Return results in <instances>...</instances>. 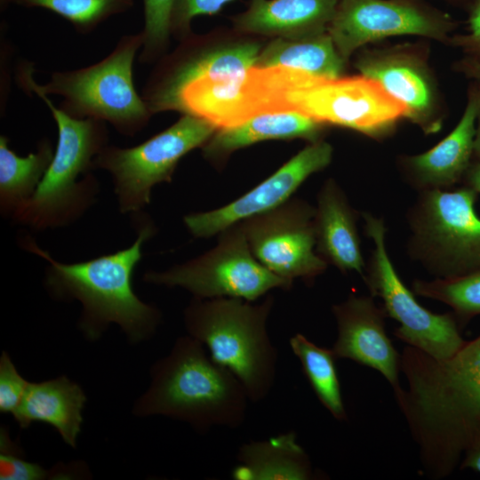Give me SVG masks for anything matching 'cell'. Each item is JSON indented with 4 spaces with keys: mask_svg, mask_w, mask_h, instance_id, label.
<instances>
[{
    "mask_svg": "<svg viewBox=\"0 0 480 480\" xmlns=\"http://www.w3.org/2000/svg\"><path fill=\"white\" fill-rule=\"evenodd\" d=\"M289 345L323 406L336 420H346L347 413L335 367L336 358L332 348L319 347L301 333L292 336Z\"/></svg>",
    "mask_w": 480,
    "mask_h": 480,
    "instance_id": "obj_26",
    "label": "cell"
},
{
    "mask_svg": "<svg viewBox=\"0 0 480 480\" xmlns=\"http://www.w3.org/2000/svg\"><path fill=\"white\" fill-rule=\"evenodd\" d=\"M458 23L424 0H340L327 32L347 61L367 44L395 36L449 41Z\"/></svg>",
    "mask_w": 480,
    "mask_h": 480,
    "instance_id": "obj_12",
    "label": "cell"
},
{
    "mask_svg": "<svg viewBox=\"0 0 480 480\" xmlns=\"http://www.w3.org/2000/svg\"><path fill=\"white\" fill-rule=\"evenodd\" d=\"M236 460L238 465L232 471L236 480H309L314 476L310 459L292 431L243 444Z\"/></svg>",
    "mask_w": 480,
    "mask_h": 480,
    "instance_id": "obj_23",
    "label": "cell"
},
{
    "mask_svg": "<svg viewBox=\"0 0 480 480\" xmlns=\"http://www.w3.org/2000/svg\"><path fill=\"white\" fill-rule=\"evenodd\" d=\"M464 112L455 128L429 150L404 156L399 168L405 181L419 192L446 190L462 182L474 160V140L480 112V88L472 81Z\"/></svg>",
    "mask_w": 480,
    "mask_h": 480,
    "instance_id": "obj_18",
    "label": "cell"
},
{
    "mask_svg": "<svg viewBox=\"0 0 480 480\" xmlns=\"http://www.w3.org/2000/svg\"><path fill=\"white\" fill-rule=\"evenodd\" d=\"M332 152L331 144L324 140L310 142L249 192L220 208L189 213L183 218L184 224L195 237L207 238L275 209L290 200L310 175L326 168Z\"/></svg>",
    "mask_w": 480,
    "mask_h": 480,
    "instance_id": "obj_14",
    "label": "cell"
},
{
    "mask_svg": "<svg viewBox=\"0 0 480 480\" xmlns=\"http://www.w3.org/2000/svg\"><path fill=\"white\" fill-rule=\"evenodd\" d=\"M326 125L298 112L266 113L238 124L218 129L202 147L204 156L224 160L236 150L271 140L305 139L320 140Z\"/></svg>",
    "mask_w": 480,
    "mask_h": 480,
    "instance_id": "obj_22",
    "label": "cell"
},
{
    "mask_svg": "<svg viewBox=\"0 0 480 480\" xmlns=\"http://www.w3.org/2000/svg\"><path fill=\"white\" fill-rule=\"evenodd\" d=\"M12 4L51 11L77 32L88 34L109 18L127 12L133 0H12Z\"/></svg>",
    "mask_w": 480,
    "mask_h": 480,
    "instance_id": "obj_28",
    "label": "cell"
},
{
    "mask_svg": "<svg viewBox=\"0 0 480 480\" xmlns=\"http://www.w3.org/2000/svg\"><path fill=\"white\" fill-rule=\"evenodd\" d=\"M460 468L480 473V436L465 452Z\"/></svg>",
    "mask_w": 480,
    "mask_h": 480,
    "instance_id": "obj_34",
    "label": "cell"
},
{
    "mask_svg": "<svg viewBox=\"0 0 480 480\" xmlns=\"http://www.w3.org/2000/svg\"><path fill=\"white\" fill-rule=\"evenodd\" d=\"M477 83H478V82H477ZM478 84H479V88H480V83H478Z\"/></svg>",
    "mask_w": 480,
    "mask_h": 480,
    "instance_id": "obj_40",
    "label": "cell"
},
{
    "mask_svg": "<svg viewBox=\"0 0 480 480\" xmlns=\"http://www.w3.org/2000/svg\"><path fill=\"white\" fill-rule=\"evenodd\" d=\"M10 4H12V0H0L1 12L4 11Z\"/></svg>",
    "mask_w": 480,
    "mask_h": 480,
    "instance_id": "obj_39",
    "label": "cell"
},
{
    "mask_svg": "<svg viewBox=\"0 0 480 480\" xmlns=\"http://www.w3.org/2000/svg\"><path fill=\"white\" fill-rule=\"evenodd\" d=\"M363 217L365 233L373 243L363 280L372 296L382 300L387 316L399 324L394 335L436 359L452 357L467 341L460 334L457 317L452 311L433 313L418 302L388 254L384 220L369 212L363 213Z\"/></svg>",
    "mask_w": 480,
    "mask_h": 480,
    "instance_id": "obj_11",
    "label": "cell"
},
{
    "mask_svg": "<svg viewBox=\"0 0 480 480\" xmlns=\"http://www.w3.org/2000/svg\"><path fill=\"white\" fill-rule=\"evenodd\" d=\"M85 403L86 396L82 388L68 377L60 376L42 382H29L12 416L23 429L33 422L51 425L67 444L76 448Z\"/></svg>",
    "mask_w": 480,
    "mask_h": 480,
    "instance_id": "obj_21",
    "label": "cell"
},
{
    "mask_svg": "<svg viewBox=\"0 0 480 480\" xmlns=\"http://www.w3.org/2000/svg\"><path fill=\"white\" fill-rule=\"evenodd\" d=\"M346 62L326 31L301 38L274 37L261 48L255 66L280 67L316 76L339 77L344 74Z\"/></svg>",
    "mask_w": 480,
    "mask_h": 480,
    "instance_id": "obj_24",
    "label": "cell"
},
{
    "mask_svg": "<svg viewBox=\"0 0 480 480\" xmlns=\"http://www.w3.org/2000/svg\"><path fill=\"white\" fill-rule=\"evenodd\" d=\"M144 217L138 215L137 238L131 246L82 262H59L32 240L24 241L28 251L49 263L45 285L52 297L82 304L79 328L90 341L99 340L110 324H116L136 344L150 339L162 321L160 310L143 302L132 288L142 244L155 233L153 222Z\"/></svg>",
    "mask_w": 480,
    "mask_h": 480,
    "instance_id": "obj_3",
    "label": "cell"
},
{
    "mask_svg": "<svg viewBox=\"0 0 480 480\" xmlns=\"http://www.w3.org/2000/svg\"><path fill=\"white\" fill-rule=\"evenodd\" d=\"M361 75L378 82L406 109V116L425 134L443 125L440 97L426 60L412 46L364 50L356 58Z\"/></svg>",
    "mask_w": 480,
    "mask_h": 480,
    "instance_id": "obj_15",
    "label": "cell"
},
{
    "mask_svg": "<svg viewBox=\"0 0 480 480\" xmlns=\"http://www.w3.org/2000/svg\"><path fill=\"white\" fill-rule=\"evenodd\" d=\"M474 160L480 162V112L477 116L476 135L474 140Z\"/></svg>",
    "mask_w": 480,
    "mask_h": 480,
    "instance_id": "obj_37",
    "label": "cell"
},
{
    "mask_svg": "<svg viewBox=\"0 0 480 480\" xmlns=\"http://www.w3.org/2000/svg\"><path fill=\"white\" fill-rule=\"evenodd\" d=\"M449 4L467 11L473 0H445Z\"/></svg>",
    "mask_w": 480,
    "mask_h": 480,
    "instance_id": "obj_38",
    "label": "cell"
},
{
    "mask_svg": "<svg viewBox=\"0 0 480 480\" xmlns=\"http://www.w3.org/2000/svg\"><path fill=\"white\" fill-rule=\"evenodd\" d=\"M340 0H250L235 16L236 30L272 37L301 38L327 31Z\"/></svg>",
    "mask_w": 480,
    "mask_h": 480,
    "instance_id": "obj_20",
    "label": "cell"
},
{
    "mask_svg": "<svg viewBox=\"0 0 480 480\" xmlns=\"http://www.w3.org/2000/svg\"><path fill=\"white\" fill-rule=\"evenodd\" d=\"M142 44L141 31L124 36L99 62L53 72L44 84L34 80L32 63L23 61L16 74L17 83L28 95L39 92L61 96L59 108L73 117L109 123L118 132L133 136L153 115L133 81V63Z\"/></svg>",
    "mask_w": 480,
    "mask_h": 480,
    "instance_id": "obj_6",
    "label": "cell"
},
{
    "mask_svg": "<svg viewBox=\"0 0 480 480\" xmlns=\"http://www.w3.org/2000/svg\"><path fill=\"white\" fill-rule=\"evenodd\" d=\"M143 280L181 287L195 298L230 297L249 301L273 289L290 290L292 286L257 260L239 223L220 232L217 244L205 253L164 271H149Z\"/></svg>",
    "mask_w": 480,
    "mask_h": 480,
    "instance_id": "obj_10",
    "label": "cell"
},
{
    "mask_svg": "<svg viewBox=\"0 0 480 480\" xmlns=\"http://www.w3.org/2000/svg\"><path fill=\"white\" fill-rule=\"evenodd\" d=\"M466 12L467 33L451 36L448 43L460 48L465 57L480 62V0H473Z\"/></svg>",
    "mask_w": 480,
    "mask_h": 480,
    "instance_id": "obj_33",
    "label": "cell"
},
{
    "mask_svg": "<svg viewBox=\"0 0 480 480\" xmlns=\"http://www.w3.org/2000/svg\"><path fill=\"white\" fill-rule=\"evenodd\" d=\"M54 149L48 139L27 156L17 155L6 136L0 137V206L13 216L34 195L51 164Z\"/></svg>",
    "mask_w": 480,
    "mask_h": 480,
    "instance_id": "obj_25",
    "label": "cell"
},
{
    "mask_svg": "<svg viewBox=\"0 0 480 480\" xmlns=\"http://www.w3.org/2000/svg\"><path fill=\"white\" fill-rule=\"evenodd\" d=\"M83 465L60 464L55 469H46L41 465L25 460L18 444L11 439L6 428H0V479L44 480L73 479L84 476Z\"/></svg>",
    "mask_w": 480,
    "mask_h": 480,
    "instance_id": "obj_29",
    "label": "cell"
},
{
    "mask_svg": "<svg viewBox=\"0 0 480 480\" xmlns=\"http://www.w3.org/2000/svg\"><path fill=\"white\" fill-rule=\"evenodd\" d=\"M332 311L338 336L332 348L336 359L345 358L378 371L392 386L401 388V354L393 346L385 329L388 316L372 296L350 295L334 304Z\"/></svg>",
    "mask_w": 480,
    "mask_h": 480,
    "instance_id": "obj_16",
    "label": "cell"
},
{
    "mask_svg": "<svg viewBox=\"0 0 480 480\" xmlns=\"http://www.w3.org/2000/svg\"><path fill=\"white\" fill-rule=\"evenodd\" d=\"M176 0H143V44L139 60L151 63L162 58L172 35V17Z\"/></svg>",
    "mask_w": 480,
    "mask_h": 480,
    "instance_id": "obj_30",
    "label": "cell"
},
{
    "mask_svg": "<svg viewBox=\"0 0 480 480\" xmlns=\"http://www.w3.org/2000/svg\"><path fill=\"white\" fill-rule=\"evenodd\" d=\"M150 378L133 405L136 416H165L200 433L213 427L236 428L245 420L251 401L244 387L188 334L179 337L169 354L153 364Z\"/></svg>",
    "mask_w": 480,
    "mask_h": 480,
    "instance_id": "obj_4",
    "label": "cell"
},
{
    "mask_svg": "<svg viewBox=\"0 0 480 480\" xmlns=\"http://www.w3.org/2000/svg\"><path fill=\"white\" fill-rule=\"evenodd\" d=\"M233 0H176L172 17V35L181 38L190 34V24L199 15H212Z\"/></svg>",
    "mask_w": 480,
    "mask_h": 480,
    "instance_id": "obj_32",
    "label": "cell"
},
{
    "mask_svg": "<svg viewBox=\"0 0 480 480\" xmlns=\"http://www.w3.org/2000/svg\"><path fill=\"white\" fill-rule=\"evenodd\" d=\"M244 120L276 112H298L373 139L388 136L405 108L376 81L363 76H316L304 71L253 66L242 85Z\"/></svg>",
    "mask_w": 480,
    "mask_h": 480,
    "instance_id": "obj_2",
    "label": "cell"
},
{
    "mask_svg": "<svg viewBox=\"0 0 480 480\" xmlns=\"http://www.w3.org/2000/svg\"><path fill=\"white\" fill-rule=\"evenodd\" d=\"M463 185L480 195V162L473 160L462 180Z\"/></svg>",
    "mask_w": 480,
    "mask_h": 480,
    "instance_id": "obj_36",
    "label": "cell"
},
{
    "mask_svg": "<svg viewBox=\"0 0 480 480\" xmlns=\"http://www.w3.org/2000/svg\"><path fill=\"white\" fill-rule=\"evenodd\" d=\"M218 128L191 115L131 148L107 145L93 159V168L108 172L113 179L119 210L139 212L150 203L151 190L170 182L180 160L203 147Z\"/></svg>",
    "mask_w": 480,
    "mask_h": 480,
    "instance_id": "obj_9",
    "label": "cell"
},
{
    "mask_svg": "<svg viewBox=\"0 0 480 480\" xmlns=\"http://www.w3.org/2000/svg\"><path fill=\"white\" fill-rule=\"evenodd\" d=\"M189 45L159 67L143 88L141 97L153 115L163 112L180 90L196 80L231 76L255 66L261 50L253 41L213 48Z\"/></svg>",
    "mask_w": 480,
    "mask_h": 480,
    "instance_id": "obj_17",
    "label": "cell"
},
{
    "mask_svg": "<svg viewBox=\"0 0 480 480\" xmlns=\"http://www.w3.org/2000/svg\"><path fill=\"white\" fill-rule=\"evenodd\" d=\"M316 208L302 199H290L280 206L239 222L257 260L292 284H312L327 263L316 251Z\"/></svg>",
    "mask_w": 480,
    "mask_h": 480,
    "instance_id": "obj_13",
    "label": "cell"
},
{
    "mask_svg": "<svg viewBox=\"0 0 480 480\" xmlns=\"http://www.w3.org/2000/svg\"><path fill=\"white\" fill-rule=\"evenodd\" d=\"M412 291L449 306L461 327L480 316V268L456 277L417 279L412 283Z\"/></svg>",
    "mask_w": 480,
    "mask_h": 480,
    "instance_id": "obj_27",
    "label": "cell"
},
{
    "mask_svg": "<svg viewBox=\"0 0 480 480\" xmlns=\"http://www.w3.org/2000/svg\"><path fill=\"white\" fill-rule=\"evenodd\" d=\"M315 212L316 251L342 273L364 277L366 264L361 250L356 212L340 186L328 179L317 195Z\"/></svg>",
    "mask_w": 480,
    "mask_h": 480,
    "instance_id": "obj_19",
    "label": "cell"
},
{
    "mask_svg": "<svg viewBox=\"0 0 480 480\" xmlns=\"http://www.w3.org/2000/svg\"><path fill=\"white\" fill-rule=\"evenodd\" d=\"M29 382L18 372L11 356L3 351L0 356V412L13 415L20 407Z\"/></svg>",
    "mask_w": 480,
    "mask_h": 480,
    "instance_id": "obj_31",
    "label": "cell"
},
{
    "mask_svg": "<svg viewBox=\"0 0 480 480\" xmlns=\"http://www.w3.org/2000/svg\"><path fill=\"white\" fill-rule=\"evenodd\" d=\"M454 69L472 81L480 83V62L464 57L454 64Z\"/></svg>",
    "mask_w": 480,
    "mask_h": 480,
    "instance_id": "obj_35",
    "label": "cell"
},
{
    "mask_svg": "<svg viewBox=\"0 0 480 480\" xmlns=\"http://www.w3.org/2000/svg\"><path fill=\"white\" fill-rule=\"evenodd\" d=\"M401 372L407 387L394 394L419 447L424 474L447 477L480 436V335L445 360L407 345Z\"/></svg>",
    "mask_w": 480,
    "mask_h": 480,
    "instance_id": "obj_1",
    "label": "cell"
},
{
    "mask_svg": "<svg viewBox=\"0 0 480 480\" xmlns=\"http://www.w3.org/2000/svg\"><path fill=\"white\" fill-rule=\"evenodd\" d=\"M478 196L465 185L421 191L408 211V252L435 278L480 268V218L475 210Z\"/></svg>",
    "mask_w": 480,
    "mask_h": 480,
    "instance_id": "obj_8",
    "label": "cell"
},
{
    "mask_svg": "<svg viewBox=\"0 0 480 480\" xmlns=\"http://www.w3.org/2000/svg\"><path fill=\"white\" fill-rule=\"evenodd\" d=\"M274 300L272 295L258 304L240 298L194 297L183 312L188 334L241 381L254 403L268 396L276 377L278 353L267 326Z\"/></svg>",
    "mask_w": 480,
    "mask_h": 480,
    "instance_id": "obj_5",
    "label": "cell"
},
{
    "mask_svg": "<svg viewBox=\"0 0 480 480\" xmlns=\"http://www.w3.org/2000/svg\"><path fill=\"white\" fill-rule=\"evenodd\" d=\"M50 109L58 129L51 164L31 198L12 216L36 229L67 226L94 202L98 182L93 159L108 145L106 123L76 118L56 107L48 95L36 93Z\"/></svg>",
    "mask_w": 480,
    "mask_h": 480,
    "instance_id": "obj_7",
    "label": "cell"
}]
</instances>
